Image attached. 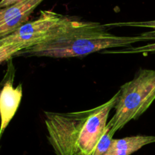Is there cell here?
<instances>
[{
    "label": "cell",
    "instance_id": "cell-4",
    "mask_svg": "<svg viewBox=\"0 0 155 155\" xmlns=\"http://www.w3.org/2000/svg\"><path fill=\"white\" fill-rule=\"evenodd\" d=\"M92 109L58 113L44 111L48 139L57 155H75L77 142Z\"/></svg>",
    "mask_w": 155,
    "mask_h": 155
},
{
    "label": "cell",
    "instance_id": "cell-11",
    "mask_svg": "<svg viewBox=\"0 0 155 155\" xmlns=\"http://www.w3.org/2000/svg\"><path fill=\"white\" fill-rule=\"evenodd\" d=\"M21 1H22V0H2L1 2H0V8H5L10 7V6L16 4Z\"/></svg>",
    "mask_w": 155,
    "mask_h": 155
},
{
    "label": "cell",
    "instance_id": "cell-3",
    "mask_svg": "<svg viewBox=\"0 0 155 155\" xmlns=\"http://www.w3.org/2000/svg\"><path fill=\"white\" fill-rule=\"evenodd\" d=\"M155 100V70L140 69L136 77L120 86L115 114L109 121L114 134L143 114Z\"/></svg>",
    "mask_w": 155,
    "mask_h": 155
},
{
    "label": "cell",
    "instance_id": "cell-9",
    "mask_svg": "<svg viewBox=\"0 0 155 155\" xmlns=\"http://www.w3.org/2000/svg\"><path fill=\"white\" fill-rule=\"evenodd\" d=\"M107 27H145L152 29L151 33L155 34V21H134V22L112 23L105 24ZM103 54H139V53H155V42H151L147 45L139 47H130V48H121L119 50H106L102 51Z\"/></svg>",
    "mask_w": 155,
    "mask_h": 155
},
{
    "label": "cell",
    "instance_id": "cell-10",
    "mask_svg": "<svg viewBox=\"0 0 155 155\" xmlns=\"http://www.w3.org/2000/svg\"><path fill=\"white\" fill-rule=\"evenodd\" d=\"M112 126L110 123H108L106 127L105 131H104V135L101 139L99 140L98 143L97 144V146L95 148V151H94L92 155H104L108 151L109 148L110 147L113 141L114 133L111 131Z\"/></svg>",
    "mask_w": 155,
    "mask_h": 155
},
{
    "label": "cell",
    "instance_id": "cell-2",
    "mask_svg": "<svg viewBox=\"0 0 155 155\" xmlns=\"http://www.w3.org/2000/svg\"><path fill=\"white\" fill-rule=\"evenodd\" d=\"M74 20L53 11H40L37 19L26 23L14 33L0 39V62L8 61L20 51L57 36L67 30Z\"/></svg>",
    "mask_w": 155,
    "mask_h": 155
},
{
    "label": "cell",
    "instance_id": "cell-6",
    "mask_svg": "<svg viewBox=\"0 0 155 155\" xmlns=\"http://www.w3.org/2000/svg\"><path fill=\"white\" fill-rule=\"evenodd\" d=\"M44 0H22L0 11V37L16 31L27 23L30 15Z\"/></svg>",
    "mask_w": 155,
    "mask_h": 155
},
{
    "label": "cell",
    "instance_id": "cell-8",
    "mask_svg": "<svg viewBox=\"0 0 155 155\" xmlns=\"http://www.w3.org/2000/svg\"><path fill=\"white\" fill-rule=\"evenodd\" d=\"M155 142L154 136H134L113 139L108 151L104 155H131L145 145Z\"/></svg>",
    "mask_w": 155,
    "mask_h": 155
},
{
    "label": "cell",
    "instance_id": "cell-7",
    "mask_svg": "<svg viewBox=\"0 0 155 155\" xmlns=\"http://www.w3.org/2000/svg\"><path fill=\"white\" fill-rule=\"evenodd\" d=\"M22 93L21 84L18 85L16 88H14L13 77L5 82L0 96V111L2 116L0 130L1 136L18 110L22 98Z\"/></svg>",
    "mask_w": 155,
    "mask_h": 155
},
{
    "label": "cell",
    "instance_id": "cell-5",
    "mask_svg": "<svg viewBox=\"0 0 155 155\" xmlns=\"http://www.w3.org/2000/svg\"><path fill=\"white\" fill-rule=\"evenodd\" d=\"M119 95L120 90L108 101L92 109V113L81 130L75 155L93 154L97 144L104 135L109 114L116 105Z\"/></svg>",
    "mask_w": 155,
    "mask_h": 155
},
{
    "label": "cell",
    "instance_id": "cell-1",
    "mask_svg": "<svg viewBox=\"0 0 155 155\" xmlns=\"http://www.w3.org/2000/svg\"><path fill=\"white\" fill-rule=\"evenodd\" d=\"M150 41H155V34L151 31L138 36H117L108 31L105 24L74 18L71 25L64 32L33 48L20 51L15 57H83L101 50L130 48L136 42Z\"/></svg>",
    "mask_w": 155,
    "mask_h": 155
}]
</instances>
